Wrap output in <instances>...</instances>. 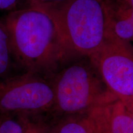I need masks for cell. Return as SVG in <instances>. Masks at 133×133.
Here are the masks:
<instances>
[{
    "mask_svg": "<svg viewBox=\"0 0 133 133\" xmlns=\"http://www.w3.org/2000/svg\"><path fill=\"white\" fill-rule=\"evenodd\" d=\"M94 133H133V119L123 103L115 98L86 114Z\"/></svg>",
    "mask_w": 133,
    "mask_h": 133,
    "instance_id": "obj_6",
    "label": "cell"
},
{
    "mask_svg": "<svg viewBox=\"0 0 133 133\" xmlns=\"http://www.w3.org/2000/svg\"><path fill=\"white\" fill-rule=\"evenodd\" d=\"M117 2H118V1H117ZM119 4H120V3H119ZM120 5L121 6H122V8L124 10V12H125L126 15H127V16H128L129 18H130V19H131V21H132V22H133V8L126 7V6H124L121 4H120Z\"/></svg>",
    "mask_w": 133,
    "mask_h": 133,
    "instance_id": "obj_14",
    "label": "cell"
},
{
    "mask_svg": "<svg viewBox=\"0 0 133 133\" xmlns=\"http://www.w3.org/2000/svg\"><path fill=\"white\" fill-rule=\"evenodd\" d=\"M51 79L54 91L52 111L62 117L86 114L116 98L89 62L69 65L53 75Z\"/></svg>",
    "mask_w": 133,
    "mask_h": 133,
    "instance_id": "obj_2",
    "label": "cell"
},
{
    "mask_svg": "<svg viewBox=\"0 0 133 133\" xmlns=\"http://www.w3.org/2000/svg\"><path fill=\"white\" fill-rule=\"evenodd\" d=\"M70 0H25L26 6L35 8L52 16L57 12Z\"/></svg>",
    "mask_w": 133,
    "mask_h": 133,
    "instance_id": "obj_10",
    "label": "cell"
},
{
    "mask_svg": "<svg viewBox=\"0 0 133 133\" xmlns=\"http://www.w3.org/2000/svg\"><path fill=\"white\" fill-rule=\"evenodd\" d=\"M24 118L22 115L0 110V133H23Z\"/></svg>",
    "mask_w": 133,
    "mask_h": 133,
    "instance_id": "obj_9",
    "label": "cell"
},
{
    "mask_svg": "<svg viewBox=\"0 0 133 133\" xmlns=\"http://www.w3.org/2000/svg\"><path fill=\"white\" fill-rule=\"evenodd\" d=\"M3 21L14 61L26 72L51 77L71 58L57 24L43 11L25 6L9 12Z\"/></svg>",
    "mask_w": 133,
    "mask_h": 133,
    "instance_id": "obj_1",
    "label": "cell"
},
{
    "mask_svg": "<svg viewBox=\"0 0 133 133\" xmlns=\"http://www.w3.org/2000/svg\"><path fill=\"white\" fill-rule=\"evenodd\" d=\"M88 58L109 92L122 102L133 99V44L106 29L103 44Z\"/></svg>",
    "mask_w": 133,
    "mask_h": 133,
    "instance_id": "obj_4",
    "label": "cell"
},
{
    "mask_svg": "<svg viewBox=\"0 0 133 133\" xmlns=\"http://www.w3.org/2000/svg\"><path fill=\"white\" fill-rule=\"evenodd\" d=\"M24 118L23 133H49L50 126L42 118L36 115H22Z\"/></svg>",
    "mask_w": 133,
    "mask_h": 133,
    "instance_id": "obj_11",
    "label": "cell"
},
{
    "mask_svg": "<svg viewBox=\"0 0 133 133\" xmlns=\"http://www.w3.org/2000/svg\"><path fill=\"white\" fill-rule=\"evenodd\" d=\"M54 105L51 77L25 71L0 82V110L3 112L36 115L52 111Z\"/></svg>",
    "mask_w": 133,
    "mask_h": 133,
    "instance_id": "obj_5",
    "label": "cell"
},
{
    "mask_svg": "<svg viewBox=\"0 0 133 133\" xmlns=\"http://www.w3.org/2000/svg\"><path fill=\"white\" fill-rule=\"evenodd\" d=\"M133 119V99L123 102Z\"/></svg>",
    "mask_w": 133,
    "mask_h": 133,
    "instance_id": "obj_13",
    "label": "cell"
},
{
    "mask_svg": "<svg viewBox=\"0 0 133 133\" xmlns=\"http://www.w3.org/2000/svg\"><path fill=\"white\" fill-rule=\"evenodd\" d=\"M23 0H0V10L8 12L22 8Z\"/></svg>",
    "mask_w": 133,
    "mask_h": 133,
    "instance_id": "obj_12",
    "label": "cell"
},
{
    "mask_svg": "<svg viewBox=\"0 0 133 133\" xmlns=\"http://www.w3.org/2000/svg\"><path fill=\"white\" fill-rule=\"evenodd\" d=\"M116 1L124 6L133 8V0H116Z\"/></svg>",
    "mask_w": 133,
    "mask_h": 133,
    "instance_id": "obj_15",
    "label": "cell"
},
{
    "mask_svg": "<svg viewBox=\"0 0 133 133\" xmlns=\"http://www.w3.org/2000/svg\"><path fill=\"white\" fill-rule=\"evenodd\" d=\"M14 62L9 33L4 23L0 20V78L10 76Z\"/></svg>",
    "mask_w": 133,
    "mask_h": 133,
    "instance_id": "obj_8",
    "label": "cell"
},
{
    "mask_svg": "<svg viewBox=\"0 0 133 133\" xmlns=\"http://www.w3.org/2000/svg\"><path fill=\"white\" fill-rule=\"evenodd\" d=\"M104 0H70L50 16L61 31L71 57H88L103 44L106 35Z\"/></svg>",
    "mask_w": 133,
    "mask_h": 133,
    "instance_id": "obj_3",
    "label": "cell"
},
{
    "mask_svg": "<svg viewBox=\"0 0 133 133\" xmlns=\"http://www.w3.org/2000/svg\"><path fill=\"white\" fill-rule=\"evenodd\" d=\"M49 133H94L87 115L69 116L62 117L50 126Z\"/></svg>",
    "mask_w": 133,
    "mask_h": 133,
    "instance_id": "obj_7",
    "label": "cell"
}]
</instances>
